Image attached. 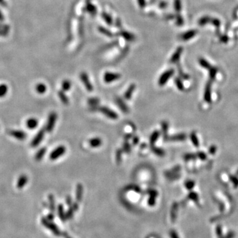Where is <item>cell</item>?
<instances>
[{"mask_svg":"<svg viewBox=\"0 0 238 238\" xmlns=\"http://www.w3.org/2000/svg\"><path fill=\"white\" fill-rule=\"evenodd\" d=\"M98 30L102 34L106 35V36H107L108 37H110V38H111V37H113V34L110 32V31L108 30V29L105 28V27H99V28H98Z\"/></svg>","mask_w":238,"mask_h":238,"instance_id":"20","label":"cell"},{"mask_svg":"<svg viewBox=\"0 0 238 238\" xmlns=\"http://www.w3.org/2000/svg\"><path fill=\"white\" fill-rule=\"evenodd\" d=\"M174 73V71L173 70H170L166 71V72H164L162 76H160V79L158 80V84L160 85V86H163L166 84L167 81H168V79H170L171 77L172 76V75Z\"/></svg>","mask_w":238,"mask_h":238,"instance_id":"6","label":"cell"},{"mask_svg":"<svg viewBox=\"0 0 238 238\" xmlns=\"http://www.w3.org/2000/svg\"><path fill=\"white\" fill-rule=\"evenodd\" d=\"M132 135L130 134H126L124 136V140L125 141H128L129 139H130L131 138H132Z\"/></svg>","mask_w":238,"mask_h":238,"instance_id":"41","label":"cell"},{"mask_svg":"<svg viewBox=\"0 0 238 238\" xmlns=\"http://www.w3.org/2000/svg\"><path fill=\"white\" fill-rule=\"evenodd\" d=\"M162 132L164 134V137L166 136L167 132H168V123L166 122V121H163L162 123Z\"/></svg>","mask_w":238,"mask_h":238,"instance_id":"31","label":"cell"},{"mask_svg":"<svg viewBox=\"0 0 238 238\" xmlns=\"http://www.w3.org/2000/svg\"><path fill=\"white\" fill-rule=\"evenodd\" d=\"M83 190V185L81 183H78L76 188V200L78 202H80L82 199Z\"/></svg>","mask_w":238,"mask_h":238,"instance_id":"12","label":"cell"},{"mask_svg":"<svg viewBox=\"0 0 238 238\" xmlns=\"http://www.w3.org/2000/svg\"><path fill=\"white\" fill-rule=\"evenodd\" d=\"M45 130H44V129H41L38 132V134L35 136V137L34 138V139H33L32 142H31V146H33V147H36V146H39L40 143L41 142V141L43 140V138L45 136Z\"/></svg>","mask_w":238,"mask_h":238,"instance_id":"7","label":"cell"},{"mask_svg":"<svg viewBox=\"0 0 238 238\" xmlns=\"http://www.w3.org/2000/svg\"><path fill=\"white\" fill-rule=\"evenodd\" d=\"M99 110L101 113H103L104 115H105L106 117L112 120H116L118 117V114L113 110L110 109L109 108L106 107V106H99Z\"/></svg>","mask_w":238,"mask_h":238,"instance_id":"1","label":"cell"},{"mask_svg":"<svg viewBox=\"0 0 238 238\" xmlns=\"http://www.w3.org/2000/svg\"><path fill=\"white\" fill-rule=\"evenodd\" d=\"M65 236H66V238H71L70 236H68V235H67L66 233H65Z\"/></svg>","mask_w":238,"mask_h":238,"instance_id":"45","label":"cell"},{"mask_svg":"<svg viewBox=\"0 0 238 238\" xmlns=\"http://www.w3.org/2000/svg\"><path fill=\"white\" fill-rule=\"evenodd\" d=\"M122 151H124L125 153L130 154L131 152V146L128 143V141H124L122 146Z\"/></svg>","mask_w":238,"mask_h":238,"instance_id":"28","label":"cell"},{"mask_svg":"<svg viewBox=\"0 0 238 238\" xmlns=\"http://www.w3.org/2000/svg\"><path fill=\"white\" fill-rule=\"evenodd\" d=\"M71 88V82L69 80H64L62 83V90L66 91Z\"/></svg>","mask_w":238,"mask_h":238,"instance_id":"26","label":"cell"},{"mask_svg":"<svg viewBox=\"0 0 238 238\" xmlns=\"http://www.w3.org/2000/svg\"><path fill=\"white\" fill-rule=\"evenodd\" d=\"M87 11H88L90 13H95V12H96V7L93 5H92V4H91V3L87 4Z\"/></svg>","mask_w":238,"mask_h":238,"instance_id":"32","label":"cell"},{"mask_svg":"<svg viewBox=\"0 0 238 238\" xmlns=\"http://www.w3.org/2000/svg\"><path fill=\"white\" fill-rule=\"evenodd\" d=\"M121 78V75L118 73H113V72H106L104 74L103 79L105 83H111L114 81L118 80Z\"/></svg>","mask_w":238,"mask_h":238,"instance_id":"5","label":"cell"},{"mask_svg":"<svg viewBox=\"0 0 238 238\" xmlns=\"http://www.w3.org/2000/svg\"><path fill=\"white\" fill-rule=\"evenodd\" d=\"M175 8H176V9L179 10V8H180V5H179V0H176V1H175Z\"/></svg>","mask_w":238,"mask_h":238,"instance_id":"42","label":"cell"},{"mask_svg":"<svg viewBox=\"0 0 238 238\" xmlns=\"http://www.w3.org/2000/svg\"><path fill=\"white\" fill-rule=\"evenodd\" d=\"M177 205L176 203H174L172 209V212H171V218H172V221L173 222H174L175 220H176V216H177Z\"/></svg>","mask_w":238,"mask_h":238,"instance_id":"25","label":"cell"},{"mask_svg":"<svg viewBox=\"0 0 238 238\" xmlns=\"http://www.w3.org/2000/svg\"><path fill=\"white\" fill-rule=\"evenodd\" d=\"M66 202L67 204H68L69 206H71L72 204V198H71L70 196H68L66 198Z\"/></svg>","mask_w":238,"mask_h":238,"instance_id":"40","label":"cell"},{"mask_svg":"<svg viewBox=\"0 0 238 238\" xmlns=\"http://www.w3.org/2000/svg\"><path fill=\"white\" fill-rule=\"evenodd\" d=\"M88 104L90 106H97L99 105L100 100L98 99V98L96 97H92L90 98V99H88Z\"/></svg>","mask_w":238,"mask_h":238,"instance_id":"30","label":"cell"},{"mask_svg":"<svg viewBox=\"0 0 238 238\" xmlns=\"http://www.w3.org/2000/svg\"><path fill=\"white\" fill-rule=\"evenodd\" d=\"M80 79L81 81H82L83 85L87 91L89 92H92L93 90V87L92 83H91L90 80H89V78L87 74L85 72H81L80 74Z\"/></svg>","mask_w":238,"mask_h":238,"instance_id":"4","label":"cell"},{"mask_svg":"<svg viewBox=\"0 0 238 238\" xmlns=\"http://www.w3.org/2000/svg\"><path fill=\"white\" fill-rule=\"evenodd\" d=\"M175 82H176L177 85V87H179V89H182V87H183L182 84H181V81H180V80H179V79H176V80H175Z\"/></svg>","mask_w":238,"mask_h":238,"instance_id":"39","label":"cell"},{"mask_svg":"<svg viewBox=\"0 0 238 238\" xmlns=\"http://www.w3.org/2000/svg\"><path fill=\"white\" fill-rule=\"evenodd\" d=\"M9 27L8 25H1L0 26V36L5 37L8 35L9 31Z\"/></svg>","mask_w":238,"mask_h":238,"instance_id":"21","label":"cell"},{"mask_svg":"<svg viewBox=\"0 0 238 238\" xmlns=\"http://www.w3.org/2000/svg\"><path fill=\"white\" fill-rule=\"evenodd\" d=\"M11 135L13 136L17 139L19 140H23L25 138L26 134L23 131H19V130H14L11 132Z\"/></svg>","mask_w":238,"mask_h":238,"instance_id":"16","label":"cell"},{"mask_svg":"<svg viewBox=\"0 0 238 238\" xmlns=\"http://www.w3.org/2000/svg\"><path fill=\"white\" fill-rule=\"evenodd\" d=\"M148 193L149 194L150 196H153V197H157L158 195V192L156 191V190H154V189H149L148 190Z\"/></svg>","mask_w":238,"mask_h":238,"instance_id":"34","label":"cell"},{"mask_svg":"<svg viewBox=\"0 0 238 238\" xmlns=\"http://www.w3.org/2000/svg\"><path fill=\"white\" fill-rule=\"evenodd\" d=\"M4 20V16L3 13H1V11H0V21H3Z\"/></svg>","mask_w":238,"mask_h":238,"instance_id":"44","label":"cell"},{"mask_svg":"<svg viewBox=\"0 0 238 238\" xmlns=\"http://www.w3.org/2000/svg\"><path fill=\"white\" fill-rule=\"evenodd\" d=\"M121 35L123 37V38L125 39L128 41H133L134 39V37L132 34H131V33L128 32H126V31H122V32H121Z\"/></svg>","mask_w":238,"mask_h":238,"instance_id":"24","label":"cell"},{"mask_svg":"<svg viewBox=\"0 0 238 238\" xmlns=\"http://www.w3.org/2000/svg\"><path fill=\"white\" fill-rule=\"evenodd\" d=\"M138 1L139 5L141 7H144L146 5V1L145 0H138Z\"/></svg>","mask_w":238,"mask_h":238,"instance_id":"38","label":"cell"},{"mask_svg":"<svg viewBox=\"0 0 238 238\" xmlns=\"http://www.w3.org/2000/svg\"><path fill=\"white\" fill-rule=\"evenodd\" d=\"M115 102L117 104L118 107L120 108V109L122 110V111L124 112V113H128L129 112V108L128 106L126 105V104L124 103V101L121 99L120 97H116L115 98Z\"/></svg>","mask_w":238,"mask_h":238,"instance_id":"8","label":"cell"},{"mask_svg":"<svg viewBox=\"0 0 238 238\" xmlns=\"http://www.w3.org/2000/svg\"><path fill=\"white\" fill-rule=\"evenodd\" d=\"M58 97H59L60 98V99L61 100V101L62 102V103H64V105H68L69 102H70L69 101V99L68 98V97H67L63 90H60L58 91Z\"/></svg>","mask_w":238,"mask_h":238,"instance_id":"15","label":"cell"},{"mask_svg":"<svg viewBox=\"0 0 238 238\" xmlns=\"http://www.w3.org/2000/svg\"><path fill=\"white\" fill-rule=\"evenodd\" d=\"M135 89H136V85L134 84V83H132V84H130V85L128 87V88L127 89V90L126 91V92H125L124 95V97L125 99L127 100L130 99V98L132 97L133 93L134 92Z\"/></svg>","mask_w":238,"mask_h":238,"instance_id":"9","label":"cell"},{"mask_svg":"<svg viewBox=\"0 0 238 238\" xmlns=\"http://www.w3.org/2000/svg\"><path fill=\"white\" fill-rule=\"evenodd\" d=\"M122 150L121 149H117L116 150V162L117 163L118 165H120V164L122 162Z\"/></svg>","mask_w":238,"mask_h":238,"instance_id":"23","label":"cell"},{"mask_svg":"<svg viewBox=\"0 0 238 238\" xmlns=\"http://www.w3.org/2000/svg\"><path fill=\"white\" fill-rule=\"evenodd\" d=\"M38 120H37L36 118H29V120H27L26 122V125L27 128L29 129H35L37 128V126H38Z\"/></svg>","mask_w":238,"mask_h":238,"instance_id":"10","label":"cell"},{"mask_svg":"<svg viewBox=\"0 0 238 238\" xmlns=\"http://www.w3.org/2000/svg\"><path fill=\"white\" fill-rule=\"evenodd\" d=\"M139 137L138 136H133L132 137V143L133 145H137L139 143Z\"/></svg>","mask_w":238,"mask_h":238,"instance_id":"36","label":"cell"},{"mask_svg":"<svg viewBox=\"0 0 238 238\" xmlns=\"http://www.w3.org/2000/svg\"><path fill=\"white\" fill-rule=\"evenodd\" d=\"M59 211H60V218L62 219V220H65V217H64V210H63V206H62L61 204L59 206Z\"/></svg>","mask_w":238,"mask_h":238,"instance_id":"35","label":"cell"},{"mask_svg":"<svg viewBox=\"0 0 238 238\" xmlns=\"http://www.w3.org/2000/svg\"><path fill=\"white\" fill-rule=\"evenodd\" d=\"M170 235L172 238H179L178 235H177V232L174 230H172L170 231Z\"/></svg>","mask_w":238,"mask_h":238,"instance_id":"37","label":"cell"},{"mask_svg":"<svg viewBox=\"0 0 238 238\" xmlns=\"http://www.w3.org/2000/svg\"><path fill=\"white\" fill-rule=\"evenodd\" d=\"M102 17H103V19L105 20V21L108 25H110L112 24V17L108 14L106 13H103V14H102Z\"/></svg>","mask_w":238,"mask_h":238,"instance_id":"29","label":"cell"},{"mask_svg":"<svg viewBox=\"0 0 238 238\" xmlns=\"http://www.w3.org/2000/svg\"><path fill=\"white\" fill-rule=\"evenodd\" d=\"M160 133L158 130H156L152 134L151 136H150V146H154V144L156 143V142L158 140V139L160 137Z\"/></svg>","mask_w":238,"mask_h":238,"instance_id":"14","label":"cell"},{"mask_svg":"<svg viewBox=\"0 0 238 238\" xmlns=\"http://www.w3.org/2000/svg\"><path fill=\"white\" fill-rule=\"evenodd\" d=\"M78 209V204L77 203H74L72 206H70V208L69 209V210L66 215V218H69V219L72 218L73 215H74V212L76 211Z\"/></svg>","mask_w":238,"mask_h":238,"instance_id":"13","label":"cell"},{"mask_svg":"<svg viewBox=\"0 0 238 238\" xmlns=\"http://www.w3.org/2000/svg\"><path fill=\"white\" fill-rule=\"evenodd\" d=\"M8 91V87L5 84L0 85V98L3 97L5 96Z\"/></svg>","mask_w":238,"mask_h":238,"instance_id":"27","label":"cell"},{"mask_svg":"<svg viewBox=\"0 0 238 238\" xmlns=\"http://www.w3.org/2000/svg\"><path fill=\"white\" fill-rule=\"evenodd\" d=\"M46 152H47L46 148H41V149L39 150V152L37 153L36 156H35V159H36L37 161H41L44 156H45Z\"/></svg>","mask_w":238,"mask_h":238,"instance_id":"19","label":"cell"},{"mask_svg":"<svg viewBox=\"0 0 238 238\" xmlns=\"http://www.w3.org/2000/svg\"><path fill=\"white\" fill-rule=\"evenodd\" d=\"M151 150L154 154H155L156 155H157L158 156H160V157L164 156L165 155V151L164 150H162V148H160L156 147V146H155L154 145L151 146Z\"/></svg>","mask_w":238,"mask_h":238,"instance_id":"17","label":"cell"},{"mask_svg":"<svg viewBox=\"0 0 238 238\" xmlns=\"http://www.w3.org/2000/svg\"><path fill=\"white\" fill-rule=\"evenodd\" d=\"M124 189L126 190V191H132H132L136 192V193H140L141 192L140 187L139 186L136 185H130L127 186V187L124 188Z\"/></svg>","mask_w":238,"mask_h":238,"instance_id":"22","label":"cell"},{"mask_svg":"<svg viewBox=\"0 0 238 238\" xmlns=\"http://www.w3.org/2000/svg\"><path fill=\"white\" fill-rule=\"evenodd\" d=\"M66 151V147L64 146H60L51 152L50 155V159L51 160H56L57 159L63 156Z\"/></svg>","mask_w":238,"mask_h":238,"instance_id":"3","label":"cell"},{"mask_svg":"<svg viewBox=\"0 0 238 238\" xmlns=\"http://www.w3.org/2000/svg\"><path fill=\"white\" fill-rule=\"evenodd\" d=\"M0 4L3 7H5L7 6V3H6L5 0H0Z\"/></svg>","mask_w":238,"mask_h":238,"instance_id":"43","label":"cell"},{"mask_svg":"<svg viewBox=\"0 0 238 238\" xmlns=\"http://www.w3.org/2000/svg\"><path fill=\"white\" fill-rule=\"evenodd\" d=\"M89 144L92 148H97L102 145V140L99 138H93L89 140Z\"/></svg>","mask_w":238,"mask_h":238,"instance_id":"11","label":"cell"},{"mask_svg":"<svg viewBox=\"0 0 238 238\" xmlns=\"http://www.w3.org/2000/svg\"><path fill=\"white\" fill-rule=\"evenodd\" d=\"M156 197L153 196H150L149 199H148V204L150 206H154L156 204Z\"/></svg>","mask_w":238,"mask_h":238,"instance_id":"33","label":"cell"},{"mask_svg":"<svg viewBox=\"0 0 238 238\" xmlns=\"http://www.w3.org/2000/svg\"><path fill=\"white\" fill-rule=\"evenodd\" d=\"M36 91L40 94H43L47 91V86L44 83H39L35 87Z\"/></svg>","mask_w":238,"mask_h":238,"instance_id":"18","label":"cell"},{"mask_svg":"<svg viewBox=\"0 0 238 238\" xmlns=\"http://www.w3.org/2000/svg\"><path fill=\"white\" fill-rule=\"evenodd\" d=\"M56 119H57V114H56V112H51L49 114L47 125H46V130H47V132H51L53 131L54 126H55Z\"/></svg>","mask_w":238,"mask_h":238,"instance_id":"2","label":"cell"}]
</instances>
